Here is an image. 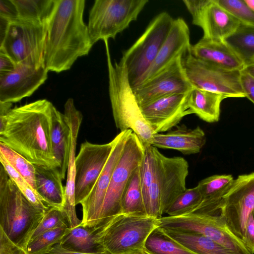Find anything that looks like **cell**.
Masks as SVG:
<instances>
[{"mask_svg": "<svg viewBox=\"0 0 254 254\" xmlns=\"http://www.w3.org/2000/svg\"><path fill=\"white\" fill-rule=\"evenodd\" d=\"M18 254H27L25 251L23 250H21Z\"/></svg>", "mask_w": 254, "mask_h": 254, "instance_id": "cell-52", "label": "cell"}, {"mask_svg": "<svg viewBox=\"0 0 254 254\" xmlns=\"http://www.w3.org/2000/svg\"><path fill=\"white\" fill-rule=\"evenodd\" d=\"M239 21L241 25L254 27V11L245 0H215Z\"/></svg>", "mask_w": 254, "mask_h": 254, "instance_id": "cell-38", "label": "cell"}, {"mask_svg": "<svg viewBox=\"0 0 254 254\" xmlns=\"http://www.w3.org/2000/svg\"><path fill=\"white\" fill-rule=\"evenodd\" d=\"M247 4L254 11V0H245Z\"/></svg>", "mask_w": 254, "mask_h": 254, "instance_id": "cell-50", "label": "cell"}, {"mask_svg": "<svg viewBox=\"0 0 254 254\" xmlns=\"http://www.w3.org/2000/svg\"><path fill=\"white\" fill-rule=\"evenodd\" d=\"M243 243L252 254H254V210L247 221Z\"/></svg>", "mask_w": 254, "mask_h": 254, "instance_id": "cell-41", "label": "cell"}, {"mask_svg": "<svg viewBox=\"0 0 254 254\" xmlns=\"http://www.w3.org/2000/svg\"><path fill=\"white\" fill-rule=\"evenodd\" d=\"M206 140L205 134L199 126L191 129L182 125L177 126L175 129L166 133L154 134L151 145L156 148L176 150L183 154L190 155L199 152Z\"/></svg>", "mask_w": 254, "mask_h": 254, "instance_id": "cell-22", "label": "cell"}, {"mask_svg": "<svg viewBox=\"0 0 254 254\" xmlns=\"http://www.w3.org/2000/svg\"><path fill=\"white\" fill-rule=\"evenodd\" d=\"M15 66L16 64L7 55L0 51V75L11 71Z\"/></svg>", "mask_w": 254, "mask_h": 254, "instance_id": "cell-45", "label": "cell"}, {"mask_svg": "<svg viewBox=\"0 0 254 254\" xmlns=\"http://www.w3.org/2000/svg\"><path fill=\"white\" fill-rule=\"evenodd\" d=\"M67 222L66 215L62 209L51 207L45 212L30 240L58 227L67 225Z\"/></svg>", "mask_w": 254, "mask_h": 254, "instance_id": "cell-40", "label": "cell"}, {"mask_svg": "<svg viewBox=\"0 0 254 254\" xmlns=\"http://www.w3.org/2000/svg\"><path fill=\"white\" fill-rule=\"evenodd\" d=\"M46 254H109L108 253L101 254H88L77 252L70 251L63 249L59 244L56 245L51 250Z\"/></svg>", "mask_w": 254, "mask_h": 254, "instance_id": "cell-46", "label": "cell"}, {"mask_svg": "<svg viewBox=\"0 0 254 254\" xmlns=\"http://www.w3.org/2000/svg\"><path fill=\"white\" fill-rule=\"evenodd\" d=\"M234 181L231 175H215L200 181L197 186L202 201L191 213L220 216L222 197Z\"/></svg>", "mask_w": 254, "mask_h": 254, "instance_id": "cell-24", "label": "cell"}, {"mask_svg": "<svg viewBox=\"0 0 254 254\" xmlns=\"http://www.w3.org/2000/svg\"><path fill=\"white\" fill-rule=\"evenodd\" d=\"M12 103L0 101V116H5L12 109Z\"/></svg>", "mask_w": 254, "mask_h": 254, "instance_id": "cell-49", "label": "cell"}, {"mask_svg": "<svg viewBox=\"0 0 254 254\" xmlns=\"http://www.w3.org/2000/svg\"><path fill=\"white\" fill-rule=\"evenodd\" d=\"M48 23L42 24L20 19L9 23L0 51L15 64H24L37 68L45 66L44 53Z\"/></svg>", "mask_w": 254, "mask_h": 254, "instance_id": "cell-9", "label": "cell"}, {"mask_svg": "<svg viewBox=\"0 0 254 254\" xmlns=\"http://www.w3.org/2000/svg\"><path fill=\"white\" fill-rule=\"evenodd\" d=\"M70 133L69 154L65 186V198L62 210L66 215L70 228L79 225L82 220L76 215L75 200V150L77 138L82 123L83 116L75 107L72 98L68 99L64 105V113Z\"/></svg>", "mask_w": 254, "mask_h": 254, "instance_id": "cell-20", "label": "cell"}, {"mask_svg": "<svg viewBox=\"0 0 254 254\" xmlns=\"http://www.w3.org/2000/svg\"><path fill=\"white\" fill-rule=\"evenodd\" d=\"M193 24L203 30L202 38L223 41L241 25L240 23L215 0H184Z\"/></svg>", "mask_w": 254, "mask_h": 254, "instance_id": "cell-15", "label": "cell"}, {"mask_svg": "<svg viewBox=\"0 0 254 254\" xmlns=\"http://www.w3.org/2000/svg\"><path fill=\"white\" fill-rule=\"evenodd\" d=\"M190 52L195 58L228 70L241 71L244 63L224 41L202 38L191 45Z\"/></svg>", "mask_w": 254, "mask_h": 254, "instance_id": "cell-23", "label": "cell"}, {"mask_svg": "<svg viewBox=\"0 0 254 254\" xmlns=\"http://www.w3.org/2000/svg\"><path fill=\"white\" fill-rule=\"evenodd\" d=\"M21 250L0 228V254H18Z\"/></svg>", "mask_w": 254, "mask_h": 254, "instance_id": "cell-44", "label": "cell"}, {"mask_svg": "<svg viewBox=\"0 0 254 254\" xmlns=\"http://www.w3.org/2000/svg\"><path fill=\"white\" fill-rule=\"evenodd\" d=\"M126 254H147L144 251V250H141V251H137L133 252L127 253Z\"/></svg>", "mask_w": 254, "mask_h": 254, "instance_id": "cell-51", "label": "cell"}, {"mask_svg": "<svg viewBox=\"0 0 254 254\" xmlns=\"http://www.w3.org/2000/svg\"><path fill=\"white\" fill-rule=\"evenodd\" d=\"M242 70L254 78V59L246 63Z\"/></svg>", "mask_w": 254, "mask_h": 254, "instance_id": "cell-48", "label": "cell"}, {"mask_svg": "<svg viewBox=\"0 0 254 254\" xmlns=\"http://www.w3.org/2000/svg\"><path fill=\"white\" fill-rule=\"evenodd\" d=\"M54 107L48 100L40 99L12 108L5 116H0L5 119L0 143L34 165L59 168L51 141Z\"/></svg>", "mask_w": 254, "mask_h": 254, "instance_id": "cell-1", "label": "cell"}, {"mask_svg": "<svg viewBox=\"0 0 254 254\" xmlns=\"http://www.w3.org/2000/svg\"><path fill=\"white\" fill-rule=\"evenodd\" d=\"M69 226H61L43 233L29 241L26 250L27 254H46L59 244Z\"/></svg>", "mask_w": 254, "mask_h": 254, "instance_id": "cell-34", "label": "cell"}, {"mask_svg": "<svg viewBox=\"0 0 254 254\" xmlns=\"http://www.w3.org/2000/svg\"><path fill=\"white\" fill-rule=\"evenodd\" d=\"M0 16L10 22L19 19L17 8L12 0H0Z\"/></svg>", "mask_w": 254, "mask_h": 254, "instance_id": "cell-42", "label": "cell"}, {"mask_svg": "<svg viewBox=\"0 0 254 254\" xmlns=\"http://www.w3.org/2000/svg\"><path fill=\"white\" fill-rule=\"evenodd\" d=\"M224 41L244 64L254 59V27L241 25Z\"/></svg>", "mask_w": 254, "mask_h": 254, "instance_id": "cell-33", "label": "cell"}, {"mask_svg": "<svg viewBox=\"0 0 254 254\" xmlns=\"http://www.w3.org/2000/svg\"><path fill=\"white\" fill-rule=\"evenodd\" d=\"M97 232L81 224L73 228L69 227L59 244L70 251L88 254L106 253L97 242Z\"/></svg>", "mask_w": 254, "mask_h": 254, "instance_id": "cell-28", "label": "cell"}, {"mask_svg": "<svg viewBox=\"0 0 254 254\" xmlns=\"http://www.w3.org/2000/svg\"><path fill=\"white\" fill-rule=\"evenodd\" d=\"M10 22L7 19L0 16V43L5 36Z\"/></svg>", "mask_w": 254, "mask_h": 254, "instance_id": "cell-47", "label": "cell"}, {"mask_svg": "<svg viewBox=\"0 0 254 254\" xmlns=\"http://www.w3.org/2000/svg\"><path fill=\"white\" fill-rule=\"evenodd\" d=\"M189 92L165 96L140 106L154 134L170 130L191 114L188 104Z\"/></svg>", "mask_w": 254, "mask_h": 254, "instance_id": "cell-19", "label": "cell"}, {"mask_svg": "<svg viewBox=\"0 0 254 254\" xmlns=\"http://www.w3.org/2000/svg\"><path fill=\"white\" fill-rule=\"evenodd\" d=\"M0 154L36 190L35 165L22 156L0 143Z\"/></svg>", "mask_w": 254, "mask_h": 254, "instance_id": "cell-37", "label": "cell"}, {"mask_svg": "<svg viewBox=\"0 0 254 254\" xmlns=\"http://www.w3.org/2000/svg\"><path fill=\"white\" fill-rule=\"evenodd\" d=\"M157 222L158 226L165 229L205 236L235 254H252L244 243L228 229L220 216L189 213L179 216L161 217Z\"/></svg>", "mask_w": 254, "mask_h": 254, "instance_id": "cell-11", "label": "cell"}, {"mask_svg": "<svg viewBox=\"0 0 254 254\" xmlns=\"http://www.w3.org/2000/svg\"><path fill=\"white\" fill-rule=\"evenodd\" d=\"M36 191L49 207L63 209L65 186L58 168L35 165Z\"/></svg>", "mask_w": 254, "mask_h": 254, "instance_id": "cell-25", "label": "cell"}, {"mask_svg": "<svg viewBox=\"0 0 254 254\" xmlns=\"http://www.w3.org/2000/svg\"><path fill=\"white\" fill-rule=\"evenodd\" d=\"M144 251L147 254H196L171 238L159 226L147 237Z\"/></svg>", "mask_w": 254, "mask_h": 254, "instance_id": "cell-32", "label": "cell"}, {"mask_svg": "<svg viewBox=\"0 0 254 254\" xmlns=\"http://www.w3.org/2000/svg\"><path fill=\"white\" fill-rule=\"evenodd\" d=\"M191 46L190 29L187 23L181 17L174 19L157 56L139 84L161 71L177 58L183 57Z\"/></svg>", "mask_w": 254, "mask_h": 254, "instance_id": "cell-21", "label": "cell"}, {"mask_svg": "<svg viewBox=\"0 0 254 254\" xmlns=\"http://www.w3.org/2000/svg\"><path fill=\"white\" fill-rule=\"evenodd\" d=\"M154 175L145 205L148 216L160 218L174 200L186 190L189 164L183 157H168L152 146Z\"/></svg>", "mask_w": 254, "mask_h": 254, "instance_id": "cell-5", "label": "cell"}, {"mask_svg": "<svg viewBox=\"0 0 254 254\" xmlns=\"http://www.w3.org/2000/svg\"><path fill=\"white\" fill-rule=\"evenodd\" d=\"M104 42L108 69L109 97L116 126L121 132L132 130L144 146L151 145L154 133L136 101L127 69L121 62L112 63L108 40Z\"/></svg>", "mask_w": 254, "mask_h": 254, "instance_id": "cell-3", "label": "cell"}, {"mask_svg": "<svg viewBox=\"0 0 254 254\" xmlns=\"http://www.w3.org/2000/svg\"><path fill=\"white\" fill-rule=\"evenodd\" d=\"M163 230L171 238L196 254H235L227 248L202 235Z\"/></svg>", "mask_w": 254, "mask_h": 254, "instance_id": "cell-29", "label": "cell"}, {"mask_svg": "<svg viewBox=\"0 0 254 254\" xmlns=\"http://www.w3.org/2000/svg\"><path fill=\"white\" fill-rule=\"evenodd\" d=\"M224 99L219 93L193 87L189 93L188 104L191 114L205 122L214 123L219 120L220 104Z\"/></svg>", "mask_w": 254, "mask_h": 254, "instance_id": "cell-27", "label": "cell"}, {"mask_svg": "<svg viewBox=\"0 0 254 254\" xmlns=\"http://www.w3.org/2000/svg\"><path fill=\"white\" fill-rule=\"evenodd\" d=\"M0 162L9 178L26 198L36 207L47 211L48 206L30 184L0 154Z\"/></svg>", "mask_w": 254, "mask_h": 254, "instance_id": "cell-35", "label": "cell"}, {"mask_svg": "<svg viewBox=\"0 0 254 254\" xmlns=\"http://www.w3.org/2000/svg\"><path fill=\"white\" fill-rule=\"evenodd\" d=\"M115 138L106 144L85 141L75 158V200L77 205L89 195L112 152Z\"/></svg>", "mask_w": 254, "mask_h": 254, "instance_id": "cell-14", "label": "cell"}, {"mask_svg": "<svg viewBox=\"0 0 254 254\" xmlns=\"http://www.w3.org/2000/svg\"><path fill=\"white\" fill-rule=\"evenodd\" d=\"M131 131L129 129L120 132L114 138L115 142L114 147L103 170L89 195L80 203L82 208L81 225L96 230L113 173Z\"/></svg>", "mask_w": 254, "mask_h": 254, "instance_id": "cell-17", "label": "cell"}, {"mask_svg": "<svg viewBox=\"0 0 254 254\" xmlns=\"http://www.w3.org/2000/svg\"><path fill=\"white\" fill-rule=\"evenodd\" d=\"M70 133L64 115L54 108L51 123V141L53 153L63 180L67 169Z\"/></svg>", "mask_w": 254, "mask_h": 254, "instance_id": "cell-26", "label": "cell"}, {"mask_svg": "<svg viewBox=\"0 0 254 254\" xmlns=\"http://www.w3.org/2000/svg\"><path fill=\"white\" fill-rule=\"evenodd\" d=\"M182 57L150 79L132 88L139 106L165 96L187 93L193 88L185 73Z\"/></svg>", "mask_w": 254, "mask_h": 254, "instance_id": "cell-16", "label": "cell"}, {"mask_svg": "<svg viewBox=\"0 0 254 254\" xmlns=\"http://www.w3.org/2000/svg\"><path fill=\"white\" fill-rule=\"evenodd\" d=\"M157 221L148 216L120 214L97 232V242L109 254L144 250L147 237L158 227Z\"/></svg>", "mask_w": 254, "mask_h": 254, "instance_id": "cell-6", "label": "cell"}, {"mask_svg": "<svg viewBox=\"0 0 254 254\" xmlns=\"http://www.w3.org/2000/svg\"><path fill=\"white\" fill-rule=\"evenodd\" d=\"M144 147L132 131L129 134L108 188L99 221V231L114 217L121 214V202L125 190L134 171L143 159Z\"/></svg>", "mask_w": 254, "mask_h": 254, "instance_id": "cell-10", "label": "cell"}, {"mask_svg": "<svg viewBox=\"0 0 254 254\" xmlns=\"http://www.w3.org/2000/svg\"><path fill=\"white\" fill-rule=\"evenodd\" d=\"M48 72L45 66L16 64L13 70L0 75V101L12 103L30 96L45 82Z\"/></svg>", "mask_w": 254, "mask_h": 254, "instance_id": "cell-18", "label": "cell"}, {"mask_svg": "<svg viewBox=\"0 0 254 254\" xmlns=\"http://www.w3.org/2000/svg\"><path fill=\"white\" fill-rule=\"evenodd\" d=\"M34 206L0 167V228L18 248L27 245L45 212Z\"/></svg>", "mask_w": 254, "mask_h": 254, "instance_id": "cell-4", "label": "cell"}, {"mask_svg": "<svg viewBox=\"0 0 254 254\" xmlns=\"http://www.w3.org/2000/svg\"><path fill=\"white\" fill-rule=\"evenodd\" d=\"M240 81L245 97L254 104V78L242 70Z\"/></svg>", "mask_w": 254, "mask_h": 254, "instance_id": "cell-43", "label": "cell"}, {"mask_svg": "<svg viewBox=\"0 0 254 254\" xmlns=\"http://www.w3.org/2000/svg\"><path fill=\"white\" fill-rule=\"evenodd\" d=\"M84 0H57L47 26L44 64L59 73L69 69L79 57L88 54L93 45L83 21Z\"/></svg>", "mask_w": 254, "mask_h": 254, "instance_id": "cell-2", "label": "cell"}, {"mask_svg": "<svg viewBox=\"0 0 254 254\" xmlns=\"http://www.w3.org/2000/svg\"><path fill=\"white\" fill-rule=\"evenodd\" d=\"M144 147V155L140 165V182L144 204L147 203L154 175V161L152 146Z\"/></svg>", "mask_w": 254, "mask_h": 254, "instance_id": "cell-39", "label": "cell"}, {"mask_svg": "<svg viewBox=\"0 0 254 254\" xmlns=\"http://www.w3.org/2000/svg\"><path fill=\"white\" fill-rule=\"evenodd\" d=\"M174 19L167 12L156 16L135 42L123 54L120 62L126 67L131 88L137 86L164 43Z\"/></svg>", "mask_w": 254, "mask_h": 254, "instance_id": "cell-7", "label": "cell"}, {"mask_svg": "<svg viewBox=\"0 0 254 254\" xmlns=\"http://www.w3.org/2000/svg\"><path fill=\"white\" fill-rule=\"evenodd\" d=\"M121 214L147 216L141 185L140 166L133 172L124 192Z\"/></svg>", "mask_w": 254, "mask_h": 254, "instance_id": "cell-31", "label": "cell"}, {"mask_svg": "<svg viewBox=\"0 0 254 254\" xmlns=\"http://www.w3.org/2000/svg\"><path fill=\"white\" fill-rule=\"evenodd\" d=\"M20 19L46 24L54 11L57 0H12Z\"/></svg>", "mask_w": 254, "mask_h": 254, "instance_id": "cell-30", "label": "cell"}, {"mask_svg": "<svg viewBox=\"0 0 254 254\" xmlns=\"http://www.w3.org/2000/svg\"><path fill=\"white\" fill-rule=\"evenodd\" d=\"M147 0H96L89 11L88 29L92 45L115 39L137 20Z\"/></svg>", "mask_w": 254, "mask_h": 254, "instance_id": "cell-8", "label": "cell"}, {"mask_svg": "<svg viewBox=\"0 0 254 254\" xmlns=\"http://www.w3.org/2000/svg\"><path fill=\"white\" fill-rule=\"evenodd\" d=\"M254 210V172L235 179L221 201V218L228 229L243 243L249 217Z\"/></svg>", "mask_w": 254, "mask_h": 254, "instance_id": "cell-13", "label": "cell"}, {"mask_svg": "<svg viewBox=\"0 0 254 254\" xmlns=\"http://www.w3.org/2000/svg\"><path fill=\"white\" fill-rule=\"evenodd\" d=\"M202 199L197 186L187 189L171 204L166 213L169 216H179L191 213L201 203Z\"/></svg>", "mask_w": 254, "mask_h": 254, "instance_id": "cell-36", "label": "cell"}, {"mask_svg": "<svg viewBox=\"0 0 254 254\" xmlns=\"http://www.w3.org/2000/svg\"><path fill=\"white\" fill-rule=\"evenodd\" d=\"M186 75L193 87L219 93L225 98L245 97L240 71L228 70L194 57L190 50L182 57Z\"/></svg>", "mask_w": 254, "mask_h": 254, "instance_id": "cell-12", "label": "cell"}]
</instances>
